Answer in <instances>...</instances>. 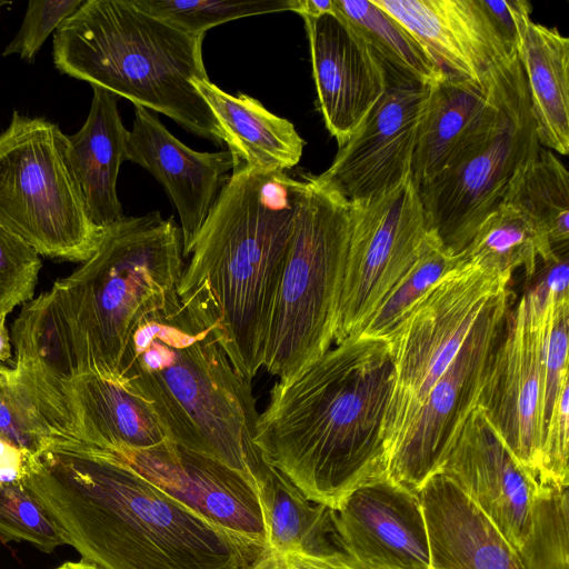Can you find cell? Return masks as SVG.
Segmentation results:
<instances>
[{"label": "cell", "instance_id": "6da1fadb", "mask_svg": "<svg viewBox=\"0 0 569 569\" xmlns=\"http://www.w3.org/2000/svg\"><path fill=\"white\" fill-rule=\"evenodd\" d=\"M23 485L81 559L102 569H250L263 540L226 529L111 455L54 441Z\"/></svg>", "mask_w": 569, "mask_h": 569}, {"label": "cell", "instance_id": "7a4b0ae2", "mask_svg": "<svg viewBox=\"0 0 569 569\" xmlns=\"http://www.w3.org/2000/svg\"><path fill=\"white\" fill-rule=\"evenodd\" d=\"M392 385L389 341L348 337L274 382L254 442L308 499L338 509L355 489L386 477L382 429Z\"/></svg>", "mask_w": 569, "mask_h": 569}, {"label": "cell", "instance_id": "3957f363", "mask_svg": "<svg viewBox=\"0 0 569 569\" xmlns=\"http://www.w3.org/2000/svg\"><path fill=\"white\" fill-rule=\"evenodd\" d=\"M306 176L232 167L189 250L178 297L233 367L252 380L263 367L270 317Z\"/></svg>", "mask_w": 569, "mask_h": 569}, {"label": "cell", "instance_id": "277c9868", "mask_svg": "<svg viewBox=\"0 0 569 569\" xmlns=\"http://www.w3.org/2000/svg\"><path fill=\"white\" fill-rule=\"evenodd\" d=\"M120 381L148 405L169 441L239 471L258 492L273 468L254 442L251 381L180 301L137 329Z\"/></svg>", "mask_w": 569, "mask_h": 569}, {"label": "cell", "instance_id": "5b68a950", "mask_svg": "<svg viewBox=\"0 0 569 569\" xmlns=\"http://www.w3.org/2000/svg\"><path fill=\"white\" fill-rule=\"evenodd\" d=\"M203 37L143 12L132 0H83L54 31L52 57L61 73L222 144L216 118L192 86L208 79Z\"/></svg>", "mask_w": 569, "mask_h": 569}, {"label": "cell", "instance_id": "8992f818", "mask_svg": "<svg viewBox=\"0 0 569 569\" xmlns=\"http://www.w3.org/2000/svg\"><path fill=\"white\" fill-rule=\"evenodd\" d=\"M183 269L172 217L152 211L104 228L94 253L51 288L71 330L79 373L121 380L137 329L179 302Z\"/></svg>", "mask_w": 569, "mask_h": 569}, {"label": "cell", "instance_id": "52a82bcc", "mask_svg": "<svg viewBox=\"0 0 569 569\" xmlns=\"http://www.w3.org/2000/svg\"><path fill=\"white\" fill-rule=\"evenodd\" d=\"M274 299L263 367L289 379L332 346L348 251L350 202L306 176Z\"/></svg>", "mask_w": 569, "mask_h": 569}, {"label": "cell", "instance_id": "ba28073f", "mask_svg": "<svg viewBox=\"0 0 569 569\" xmlns=\"http://www.w3.org/2000/svg\"><path fill=\"white\" fill-rule=\"evenodd\" d=\"M0 223L39 256L84 262L97 250L103 229L89 216L57 123L14 110L0 133Z\"/></svg>", "mask_w": 569, "mask_h": 569}, {"label": "cell", "instance_id": "9c48e42d", "mask_svg": "<svg viewBox=\"0 0 569 569\" xmlns=\"http://www.w3.org/2000/svg\"><path fill=\"white\" fill-rule=\"evenodd\" d=\"M493 104L446 169L418 188L427 227L461 253L505 198L517 170L541 148L519 57L495 72Z\"/></svg>", "mask_w": 569, "mask_h": 569}, {"label": "cell", "instance_id": "30bf717a", "mask_svg": "<svg viewBox=\"0 0 569 569\" xmlns=\"http://www.w3.org/2000/svg\"><path fill=\"white\" fill-rule=\"evenodd\" d=\"M511 277L465 258L420 296L387 336L393 385L382 429L386 463L485 306L509 287Z\"/></svg>", "mask_w": 569, "mask_h": 569}, {"label": "cell", "instance_id": "8fae6325", "mask_svg": "<svg viewBox=\"0 0 569 569\" xmlns=\"http://www.w3.org/2000/svg\"><path fill=\"white\" fill-rule=\"evenodd\" d=\"M351 227L335 343L359 336L418 258L429 231L411 173L350 202Z\"/></svg>", "mask_w": 569, "mask_h": 569}, {"label": "cell", "instance_id": "7c38bea8", "mask_svg": "<svg viewBox=\"0 0 569 569\" xmlns=\"http://www.w3.org/2000/svg\"><path fill=\"white\" fill-rule=\"evenodd\" d=\"M510 301L508 287L485 306L447 370L427 396L405 440L387 460L388 479L418 493L431 477L441 472L462 427L479 406Z\"/></svg>", "mask_w": 569, "mask_h": 569}, {"label": "cell", "instance_id": "4fadbf2b", "mask_svg": "<svg viewBox=\"0 0 569 569\" xmlns=\"http://www.w3.org/2000/svg\"><path fill=\"white\" fill-rule=\"evenodd\" d=\"M543 345L540 283L509 310L479 402L510 451L538 480L545 437Z\"/></svg>", "mask_w": 569, "mask_h": 569}, {"label": "cell", "instance_id": "5bb4252c", "mask_svg": "<svg viewBox=\"0 0 569 569\" xmlns=\"http://www.w3.org/2000/svg\"><path fill=\"white\" fill-rule=\"evenodd\" d=\"M17 366L51 432L52 442L69 440L109 451L147 449L167 440L148 405L120 380L84 372L56 381Z\"/></svg>", "mask_w": 569, "mask_h": 569}, {"label": "cell", "instance_id": "9a60e30c", "mask_svg": "<svg viewBox=\"0 0 569 569\" xmlns=\"http://www.w3.org/2000/svg\"><path fill=\"white\" fill-rule=\"evenodd\" d=\"M429 87L388 77V88L330 167L316 180L351 202L381 192L411 173Z\"/></svg>", "mask_w": 569, "mask_h": 569}, {"label": "cell", "instance_id": "2e32d148", "mask_svg": "<svg viewBox=\"0 0 569 569\" xmlns=\"http://www.w3.org/2000/svg\"><path fill=\"white\" fill-rule=\"evenodd\" d=\"M104 452L212 522L268 543L258 492L239 471L168 439L147 449Z\"/></svg>", "mask_w": 569, "mask_h": 569}, {"label": "cell", "instance_id": "e0dca14e", "mask_svg": "<svg viewBox=\"0 0 569 569\" xmlns=\"http://www.w3.org/2000/svg\"><path fill=\"white\" fill-rule=\"evenodd\" d=\"M337 548L365 569H430L427 525L415 493L387 477L355 489L331 513Z\"/></svg>", "mask_w": 569, "mask_h": 569}, {"label": "cell", "instance_id": "ac0fdd59", "mask_svg": "<svg viewBox=\"0 0 569 569\" xmlns=\"http://www.w3.org/2000/svg\"><path fill=\"white\" fill-rule=\"evenodd\" d=\"M303 20L319 110L341 147L386 92L388 74L362 33L339 13Z\"/></svg>", "mask_w": 569, "mask_h": 569}, {"label": "cell", "instance_id": "d6986e66", "mask_svg": "<svg viewBox=\"0 0 569 569\" xmlns=\"http://www.w3.org/2000/svg\"><path fill=\"white\" fill-rule=\"evenodd\" d=\"M440 473L519 550L539 480L510 451L482 407L471 412Z\"/></svg>", "mask_w": 569, "mask_h": 569}, {"label": "cell", "instance_id": "ffe728a7", "mask_svg": "<svg viewBox=\"0 0 569 569\" xmlns=\"http://www.w3.org/2000/svg\"><path fill=\"white\" fill-rule=\"evenodd\" d=\"M400 22L438 68L452 77L487 84L510 53L480 0H372Z\"/></svg>", "mask_w": 569, "mask_h": 569}, {"label": "cell", "instance_id": "44dd1931", "mask_svg": "<svg viewBox=\"0 0 569 569\" xmlns=\"http://www.w3.org/2000/svg\"><path fill=\"white\" fill-rule=\"evenodd\" d=\"M127 160L143 167L168 192L180 218L183 257L188 256L232 170L230 152L192 150L148 109L136 107Z\"/></svg>", "mask_w": 569, "mask_h": 569}, {"label": "cell", "instance_id": "7402d4cb", "mask_svg": "<svg viewBox=\"0 0 569 569\" xmlns=\"http://www.w3.org/2000/svg\"><path fill=\"white\" fill-rule=\"evenodd\" d=\"M430 569H525L517 551L486 515L443 473L419 490Z\"/></svg>", "mask_w": 569, "mask_h": 569}, {"label": "cell", "instance_id": "603a6c76", "mask_svg": "<svg viewBox=\"0 0 569 569\" xmlns=\"http://www.w3.org/2000/svg\"><path fill=\"white\" fill-rule=\"evenodd\" d=\"M192 86L216 118L233 167L288 171L299 163L305 140L290 121L246 93H227L209 79H194Z\"/></svg>", "mask_w": 569, "mask_h": 569}, {"label": "cell", "instance_id": "cb8c5ba5", "mask_svg": "<svg viewBox=\"0 0 569 569\" xmlns=\"http://www.w3.org/2000/svg\"><path fill=\"white\" fill-rule=\"evenodd\" d=\"M88 117L69 136L73 169L91 220L104 229L124 216L117 194L120 167L127 160V139L113 93L92 87Z\"/></svg>", "mask_w": 569, "mask_h": 569}, {"label": "cell", "instance_id": "d4e9b609", "mask_svg": "<svg viewBox=\"0 0 569 569\" xmlns=\"http://www.w3.org/2000/svg\"><path fill=\"white\" fill-rule=\"evenodd\" d=\"M496 70L485 86L445 73L429 87L411 161L417 188L439 176L486 119L493 104Z\"/></svg>", "mask_w": 569, "mask_h": 569}, {"label": "cell", "instance_id": "484cf974", "mask_svg": "<svg viewBox=\"0 0 569 569\" xmlns=\"http://www.w3.org/2000/svg\"><path fill=\"white\" fill-rule=\"evenodd\" d=\"M540 146L569 151V39L531 22L518 52Z\"/></svg>", "mask_w": 569, "mask_h": 569}, {"label": "cell", "instance_id": "4316f807", "mask_svg": "<svg viewBox=\"0 0 569 569\" xmlns=\"http://www.w3.org/2000/svg\"><path fill=\"white\" fill-rule=\"evenodd\" d=\"M258 495L270 549L313 556L340 551L332 539V509L308 499L278 470L261 482Z\"/></svg>", "mask_w": 569, "mask_h": 569}, {"label": "cell", "instance_id": "83f0119b", "mask_svg": "<svg viewBox=\"0 0 569 569\" xmlns=\"http://www.w3.org/2000/svg\"><path fill=\"white\" fill-rule=\"evenodd\" d=\"M14 363L56 381L79 373L71 330L51 289L23 303L11 328Z\"/></svg>", "mask_w": 569, "mask_h": 569}, {"label": "cell", "instance_id": "f1b7e54d", "mask_svg": "<svg viewBox=\"0 0 569 569\" xmlns=\"http://www.w3.org/2000/svg\"><path fill=\"white\" fill-rule=\"evenodd\" d=\"M463 257L488 270L512 274L522 268L535 276L538 261L545 263L559 254L539 233L529 217L515 204L501 201L478 226Z\"/></svg>", "mask_w": 569, "mask_h": 569}, {"label": "cell", "instance_id": "f546056e", "mask_svg": "<svg viewBox=\"0 0 569 569\" xmlns=\"http://www.w3.org/2000/svg\"><path fill=\"white\" fill-rule=\"evenodd\" d=\"M502 201L522 210L555 251L568 247L569 174L551 150L540 148L517 170Z\"/></svg>", "mask_w": 569, "mask_h": 569}, {"label": "cell", "instance_id": "4dcf8cb0", "mask_svg": "<svg viewBox=\"0 0 569 569\" xmlns=\"http://www.w3.org/2000/svg\"><path fill=\"white\" fill-rule=\"evenodd\" d=\"M333 11L362 33L389 78L431 87L445 76L419 41L372 1L333 0Z\"/></svg>", "mask_w": 569, "mask_h": 569}, {"label": "cell", "instance_id": "1f68e13d", "mask_svg": "<svg viewBox=\"0 0 569 569\" xmlns=\"http://www.w3.org/2000/svg\"><path fill=\"white\" fill-rule=\"evenodd\" d=\"M568 487L538 482L527 535L517 551L525 569H569Z\"/></svg>", "mask_w": 569, "mask_h": 569}, {"label": "cell", "instance_id": "d6a6232c", "mask_svg": "<svg viewBox=\"0 0 569 569\" xmlns=\"http://www.w3.org/2000/svg\"><path fill=\"white\" fill-rule=\"evenodd\" d=\"M463 259L462 252L455 253L443 244L436 232L429 230L418 258L392 288L360 335L387 338L405 311Z\"/></svg>", "mask_w": 569, "mask_h": 569}, {"label": "cell", "instance_id": "836d02e7", "mask_svg": "<svg viewBox=\"0 0 569 569\" xmlns=\"http://www.w3.org/2000/svg\"><path fill=\"white\" fill-rule=\"evenodd\" d=\"M143 12L194 36L230 20L291 10L293 0H132Z\"/></svg>", "mask_w": 569, "mask_h": 569}, {"label": "cell", "instance_id": "e575fe53", "mask_svg": "<svg viewBox=\"0 0 569 569\" xmlns=\"http://www.w3.org/2000/svg\"><path fill=\"white\" fill-rule=\"evenodd\" d=\"M0 438L38 457L52 443L21 369L0 365Z\"/></svg>", "mask_w": 569, "mask_h": 569}, {"label": "cell", "instance_id": "d590c367", "mask_svg": "<svg viewBox=\"0 0 569 569\" xmlns=\"http://www.w3.org/2000/svg\"><path fill=\"white\" fill-rule=\"evenodd\" d=\"M0 539L27 541L44 552L67 545L54 520L23 483L0 486Z\"/></svg>", "mask_w": 569, "mask_h": 569}, {"label": "cell", "instance_id": "8d00e7d4", "mask_svg": "<svg viewBox=\"0 0 569 569\" xmlns=\"http://www.w3.org/2000/svg\"><path fill=\"white\" fill-rule=\"evenodd\" d=\"M41 266L38 252L0 223V313L33 298Z\"/></svg>", "mask_w": 569, "mask_h": 569}, {"label": "cell", "instance_id": "74e56055", "mask_svg": "<svg viewBox=\"0 0 569 569\" xmlns=\"http://www.w3.org/2000/svg\"><path fill=\"white\" fill-rule=\"evenodd\" d=\"M82 2L83 0L29 1L20 29L2 54H17L23 61L32 62L48 37L54 33Z\"/></svg>", "mask_w": 569, "mask_h": 569}, {"label": "cell", "instance_id": "f35d334b", "mask_svg": "<svg viewBox=\"0 0 569 569\" xmlns=\"http://www.w3.org/2000/svg\"><path fill=\"white\" fill-rule=\"evenodd\" d=\"M480 3L510 53H518L532 22V7L527 0H480Z\"/></svg>", "mask_w": 569, "mask_h": 569}, {"label": "cell", "instance_id": "ab89813d", "mask_svg": "<svg viewBox=\"0 0 569 569\" xmlns=\"http://www.w3.org/2000/svg\"><path fill=\"white\" fill-rule=\"evenodd\" d=\"M292 11L302 18H318L333 12V0H293Z\"/></svg>", "mask_w": 569, "mask_h": 569}, {"label": "cell", "instance_id": "60d3db41", "mask_svg": "<svg viewBox=\"0 0 569 569\" xmlns=\"http://www.w3.org/2000/svg\"><path fill=\"white\" fill-rule=\"evenodd\" d=\"M7 315L0 313V362L11 359L12 343L6 325Z\"/></svg>", "mask_w": 569, "mask_h": 569}, {"label": "cell", "instance_id": "b9f144b4", "mask_svg": "<svg viewBox=\"0 0 569 569\" xmlns=\"http://www.w3.org/2000/svg\"><path fill=\"white\" fill-rule=\"evenodd\" d=\"M56 569H102L98 565L80 559L79 561H68L57 567Z\"/></svg>", "mask_w": 569, "mask_h": 569}]
</instances>
